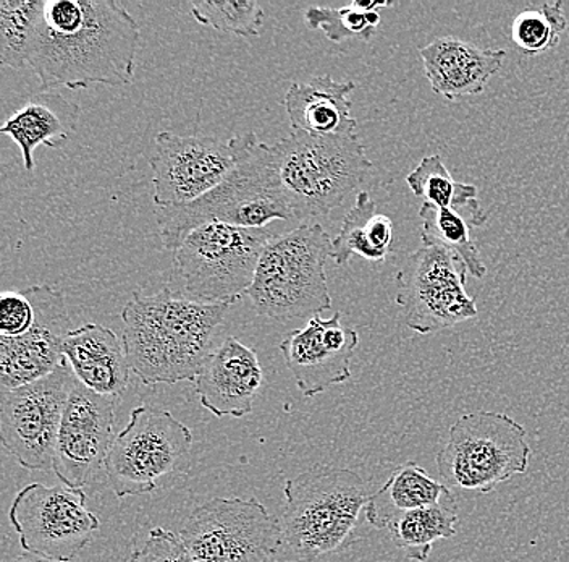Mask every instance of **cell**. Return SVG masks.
<instances>
[{
  "instance_id": "3",
  "label": "cell",
  "mask_w": 569,
  "mask_h": 562,
  "mask_svg": "<svg viewBox=\"0 0 569 562\" xmlns=\"http://www.w3.org/2000/svg\"><path fill=\"white\" fill-rule=\"evenodd\" d=\"M159 238L176 252L199 226L223 223L261 229L272 220H293L272 145L262 144L254 131L237 137V164L222 184L190 205L156 208Z\"/></svg>"
},
{
  "instance_id": "4",
  "label": "cell",
  "mask_w": 569,
  "mask_h": 562,
  "mask_svg": "<svg viewBox=\"0 0 569 562\" xmlns=\"http://www.w3.org/2000/svg\"><path fill=\"white\" fill-rule=\"evenodd\" d=\"M279 560L312 562L353 542L368 483L350 469L316 467L287 480Z\"/></svg>"
},
{
  "instance_id": "18",
  "label": "cell",
  "mask_w": 569,
  "mask_h": 562,
  "mask_svg": "<svg viewBox=\"0 0 569 562\" xmlns=\"http://www.w3.org/2000/svg\"><path fill=\"white\" fill-rule=\"evenodd\" d=\"M262 383L264 373L254 348L227 337L209 355L194 379V391L202 407L216 417L243 418L254 411Z\"/></svg>"
},
{
  "instance_id": "5",
  "label": "cell",
  "mask_w": 569,
  "mask_h": 562,
  "mask_svg": "<svg viewBox=\"0 0 569 562\" xmlns=\"http://www.w3.org/2000/svg\"><path fill=\"white\" fill-rule=\"evenodd\" d=\"M272 149L291 215L301 224L327 218L373 169L358 134L319 137L291 130Z\"/></svg>"
},
{
  "instance_id": "12",
  "label": "cell",
  "mask_w": 569,
  "mask_h": 562,
  "mask_svg": "<svg viewBox=\"0 0 569 562\" xmlns=\"http://www.w3.org/2000/svg\"><path fill=\"white\" fill-rule=\"evenodd\" d=\"M77 383V376L66 361L46 378L2 391L0 436L21 467L52 471L63 412Z\"/></svg>"
},
{
  "instance_id": "27",
  "label": "cell",
  "mask_w": 569,
  "mask_h": 562,
  "mask_svg": "<svg viewBox=\"0 0 569 562\" xmlns=\"http://www.w3.org/2000/svg\"><path fill=\"white\" fill-rule=\"evenodd\" d=\"M391 7V2H353L341 9L311 7L306 10L305 21L309 30H320L332 42L347 39L371 41L380 24V9Z\"/></svg>"
},
{
  "instance_id": "30",
  "label": "cell",
  "mask_w": 569,
  "mask_h": 562,
  "mask_svg": "<svg viewBox=\"0 0 569 562\" xmlns=\"http://www.w3.org/2000/svg\"><path fill=\"white\" fill-rule=\"evenodd\" d=\"M567 28L563 3H542L537 9L525 10L516 17L511 27V41L522 55L539 56L557 48Z\"/></svg>"
},
{
  "instance_id": "25",
  "label": "cell",
  "mask_w": 569,
  "mask_h": 562,
  "mask_svg": "<svg viewBox=\"0 0 569 562\" xmlns=\"http://www.w3.org/2000/svg\"><path fill=\"white\" fill-rule=\"evenodd\" d=\"M393 245V223L389 216L377 211L376 201L368 191H359L353 208L345 216L340 233L333 238L330 258L337 266H345L351 255L368 262L382 263Z\"/></svg>"
},
{
  "instance_id": "22",
  "label": "cell",
  "mask_w": 569,
  "mask_h": 562,
  "mask_svg": "<svg viewBox=\"0 0 569 562\" xmlns=\"http://www.w3.org/2000/svg\"><path fill=\"white\" fill-rule=\"evenodd\" d=\"M80 108L57 92H38L7 119L2 134L21 149L24 169H34L38 146L59 148L77 128Z\"/></svg>"
},
{
  "instance_id": "32",
  "label": "cell",
  "mask_w": 569,
  "mask_h": 562,
  "mask_svg": "<svg viewBox=\"0 0 569 562\" xmlns=\"http://www.w3.org/2000/svg\"><path fill=\"white\" fill-rule=\"evenodd\" d=\"M128 562H198L181 542L180 535L156 526L149 532L142 546L133 550Z\"/></svg>"
},
{
  "instance_id": "15",
  "label": "cell",
  "mask_w": 569,
  "mask_h": 562,
  "mask_svg": "<svg viewBox=\"0 0 569 562\" xmlns=\"http://www.w3.org/2000/svg\"><path fill=\"white\" fill-rule=\"evenodd\" d=\"M116 402L74 384L53 453L52 471L63 485L83 490L104 469L117 437Z\"/></svg>"
},
{
  "instance_id": "29",
  "label": "cell",
  "mask_w": 569,
  "mask_h": 562,
  "mask_svg": "<svg viewBox=\"0 0 569 562\" xmlns=\"http://www.w3.org/2000/svg\"><path fill=\"white\" fill-rule=\"evenodd\" d=\"M407 184L416 197L440 208H460L478 200V187L455 180L439 155L422 158L418 167L408 174Z\"/></svg>"
},
{
  "instance_id": "10",
  "label": "cell",
  "mask_w": 569,
  "mask_h": 562,
  "mask_svg": "<svg viewBox=\"0 0 569 562\" xmlns=\"http://www.w3.org/2000/svg\"><path fill=\"white\" fill-rule=\"evenodd\" d=\"M193 433L169 411L141 407L116 437L104 471L117 497L141 496L158 489L190 454Z\"/></svg>"
},
{
  "instance_id": "14",
  "label": "cell",
  "mask_w": 569,
  "mask_h": 562,
  "mask_svg": "<svg viewBox=\"0 0 569 562\" xmlns=\"http://www.w3.org/2000/svg\"><path fill=\"white\" fill-rule=\"evenodd\" d=\"M156 208L190 205L208 195L237 164V137L229 141L204 135L160 131L149 156Z\"/></svg>"
},
{
  "instance_id": "1",
  "label": "cell",
  "mask_w": 569,
  "mask_h": 562,
  "mask_svg": "<svg viewBox=\"0 0 569 562\" xmlns=\"http://www.w3.org/2000/svg\"><path fill=\"white\" fill-rule=\"evenodd\" d=\"M141 30L122 2L48 0L28 66L41 91L124 87L134 77Z\"/></svg>"
},
{
  "instance_id": "31",
  "label": "cell",
  "mask_w": 569,
  "mask_h": 562,
  "mask_svg": "<svg viewBox=\"0 0 569 562\" xmlns=\"http://www.w3.org/2000/svg\"><path fill=\"white\" fill-rule=\"evenodd\" d=\"M191 13L202 27L241 38L261 34L264 10L254 0H202L191 3Z\"/></svg>"
},
{
  "instance_id": "11",
  "label": "cell",
  "mask_w": 569,
  "mask_h": 562,
  "mask_svg": "<svg viewBox=\"0 0 569 562\" xmlns=\"http://www.w3.org/2000/svg\"><path fill=\"white\" fill-rule=\"evenodd\" d=\"M469 269L460 256L425 247L405 259L395 277L397 304L415 333H439L478 316L475 298L466 292Z\"/></svg>"
},
{
  "instance_id": "8",
  "label": "cell",
  "mask_w": 569,
  "mask_h": 562,
  "mask_svg": "<svg viewBox=\"0 0 569 562\" xmlns=\"http://www.w3.org/2000/svg\"><path fill=\"white\" fill-rule=\"evenodd\" d=\"M531 457L528 432L521 423L510 415L476 411L461 415L450 426L436 462L448 489L489 494L526 473Z\"/></svg>"
},
{
  "instance_id": "33",
  "label": "cell",
  "mask_w": 569,
  "mask_h": 562,
  "mask_svg": "<svg viewBox=\"0 0 569 562\" xmlns=\"http://www.w3.org/2000/svg\"><path fill=\"white\" fill-rule=\"evenodd\" d=\"M34 323V309L23 292H3L0 297V336L27 334Z\"/></svg>"
},
{
  "instance_id": "9",
  "label": "cell",
  "mask_w": 569,
  "mask_h": 562,
  "mask_svg": "<svg viewBox=\"0 0 569 562\" xmlns=\"http://www.w3.org/2000/svg\"><path fill=\"white\" fill-rule=\"evenodd\" d=\"M180 539L198 562H270L282 524L254 497H213L188 515Z\"/></svg>"
},
{
  "instance_id": "23",
  "label": "cell",
  "mask_w": 569,
  "mask_h": 562,
  "mask_svg": "<svg viewBox=\"0 0 569 562\" xmlns=\"http://www.w3.org/2000/svg\"><path fill=\"white\" fill-rule=\"evenodd\" d=\"M418 215L422 220L421 241L425 247L451 252L466 263L472 277L482 279L486 276L487 266L471 237V230L483 226L489 219V213L483 211L479 200L460 208H440L425 201Z\"/></svg>"
},
{
  "instance_id": "7",
  "label": "cell",
  "mask_w": 569,
  "mask_h": 562,
  "mask_svg": "<svg viewBox=\"0 0 569 562\" xmlns=\"http://www.w3.org/2000/svg\"><path fill=\"white\" fill-rule=\"evenodd\" d=\"M332 238L320 224H300L267 244L247 297L259 315L277 322L312 318L332 308L327 258Z\"/></svg>"
},
{
  "instance_id": "19",
  "label": "cell",
  "mask_w": 569,
  "mask_h": 562,
  "mask_svg": "<svg viewBox=\"0 0 569 562\" xmlns=\"http://www.w3.org/2000/svg\"><path fill=\"white\" fill-rule=\"evenodd\" d=\"M418 52L430 88L447 101L486 90L507 59L503 49H480L453 37L436 38Z\"/></svg>"
},
{
  "instance_id": "6",
  "label": "cell",
  "mask_w": 569,
  "mask_h": 562,
  "mask_svg": "<svg viewBox=\"0 0 569 562\" xmlns=\"http://www.w3.org/2000/svg\"><path fill=\"white\" fill-rule=\"evenodd\" d=\"M273 237L267 227L199 226L173 252L167 287L198 304H237L247 297L262 252Z\"/></svg>"
},
{
  "instance_id": "21",
  "label": "cell",
  "mask_w": 569,
  "mask_h": 562,
  "mask_svg": "<svg viewBox=\"0 0 569 562\" xmlns=\"http://www.w3.org/2000/svg\"><path fill=\"white\" fill-rule=\"evenodd\" d=\"M355 88L353 81H337L330 75L315 77L308 83L295 81L283 99L291 130L319 137L356 134L358 124L351 116L350 99Z\"/></svg>"
},
{
  "instance_id": "20",
  "label": "cell",
  "mask_w": 569,
  "mask_h": 562,
  "mask_svg": "<svg viewBox=\"0 0 569 562\" xmlns=\"http://www.w3.org/2000/svg\"><path fill=\"white\" fill-rule=\"evenodd\" d=\"M63 357L88 390L117 400L127 391L130 363L123 341L109 327L88 323L71 329L63 343Z\"/></svg>"
},
{
  "instance_id": "34",
  "label": "cell",
  "mask_w": 569,
  "mask_h": 562,
  "mask_svg": "<svg viewBox=\"0 0 569 562\" xmlns=\"http://www.w3.org/2000/svg\"><path fill=\"white\" fill-rule=\"evenodd\" d=\"M9 562H63V561L49 560V558L39 556V554L27 553V551H24L23 554H18L17 558H13V560L9 561Z\"/></svg>"
},
{
  "instance_id": "26",
  "label": "cell",
  "mask_w": 569,
  "mask_h": 562,
  "mask_svg": "<svg viewBox=\"0 0 569 562\" xmlns=\"http://www.w3.org/2000/svg\"><path fill=\"white\" fill-rule=\"evenodd\" d=\"M458 507L453 493L440 503L405 512L389 525L395 546L403 551L408 560L427 562L433 543L457 535Z\"/></svg>"
},
{
  "instance_id": "2",
  "label": "cell",
  "mask_w": 569,
  "mask_h": 562,
  "mask_svg": "<svg viewBox=\"0 0 569 562\" xmlns=\"http://www.w3.org/2000/svg\"><path fill=\"white\" fill-rule=\"evenodd\" d=\"M231 305H206L163 287L133 292L123 307V347L146 386L193 382L212 354V341Z\"/></svg>"
},
{
  "instance_id": "17",
  "label": "cell",
  "mask_w": 569,
  "mask_h": 562,
  "mask_svg": "<svg viewBox=\"0 0 569 562\" xmlns=\"http://www.w3.org/2000/svg\"><path fill=\"white\" fill-rule=\"evenodd\" d=\"M358 345V333L341 325V313L337 312L329 319L312 316L305 329L291 331L280 351L302 396L315 397L350 379Z\"/></svg>"
},
{
  "instance_id": "16",
  "label": "cell",
  "mask_w": 569,
  "mask_h": 562,
  "mask_svg": "<svg viewBox=\"0 0 569 562\" xmlns=\"http://www.w3.org/2000/svg\"><path fill=\"white\" fill-rule=\"evenodd\" d=\"M34 309V323L23 336H0V386L17 390L46 378L63 362V343L70 333L66 295L42 284L23 292Z\"/></svg>"
},
{
  "instance_id": "28",
  "label": "cell",
  "mask_w": 569,
  "mask_h": 562,
  "mask_svg": "<svg viewBox=\"0 0 569 562\" xmlns=\"http://www.w3.org/2000/svg\"><path fill=\"white\" fill-rule=\"evenodd\" d=\"M44 2L0 0V62L21 69L27 66Z\"/></svg>"
},
{
  "instance_id": "24",
  "label": "cell",
  "mask_w": 569,
  "mask_h": 562,
  "mask_svg": "<svg viewBox=\"0 0 569 562\" xmlns=\"http://www.w3.org/2000/svg\"><path fill=\"white\" fill-rule=\"evenodd\" d=\"M450 493L448 486L433 480L421 465L405 462L391 472L386 485L369 497L366 521L373 529L387 530L398 515L432 506Z\"/></svg>"
},
{
  "instance_id": "13",
  "label": "cell",
  "mask_w": 569,
  "mask_h": 562,
  "mask_svg": "<svg viewBox=\"0 0 569 562\" xmlns=\"http://www.w3.org/2000/svg\"><path fill=\"white\" fill-rule=\"evenodd\" d=\"M83 490L31 483L18 491L10 506V524L27 553L70 562L101 529L89 511Z\"/></svg>"
}]
</instances>
